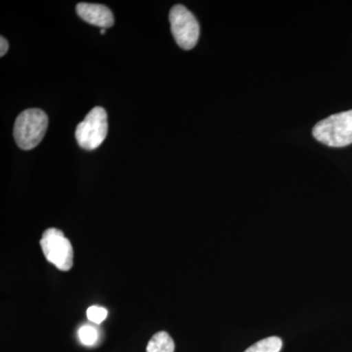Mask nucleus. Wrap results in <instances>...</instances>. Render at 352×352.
<instances>
[{"mask_svg":"<svg viewBox=\"0 0 352 352\" xmlns=\"http://www.w3.org/2000/svg\"><path fill=\"white\" fill-rule=\"evenodd\" d=\"M108 133L107 112L95 107L76 129L78 145L85 150H94L104 142Z\"/></svg>","mask_w":352,"mask_h":352,"instance_id":"obj_4","label":"nucleus"},{"mask_svg":"<svg viewBox=\"0 0 352 352\" xmlns=\"http://www.w3.org/2000/svg\"><path fill=\"white\" fill-rule=\"evenodd\" d=\"M8 41H7L6 38H4L3 36H1V38H0V56H4L7 51H8Z\"/></svg>","mask_w":352,"mask_h":352,"instance_id":"obj_11","label":"nucleus"},{"mask_svg":"<svg viewBox=\"0 0 352 352\" xmlns=\"http://www.w3.org/2000/svg\"><path fill=\"white\" fill-rule=\"evenodd\" d=\"M106 32V29H101V34H104Z\"/></svg>","mask_w":352,"mask_h":352,"instance_id":"obj_12","label":"nucleus"},{"mask_svg":"<svg viewBox=\"0 0 352 352\" xmlns=\"http://www.w3.org/2000/svg\"><path fill=\"white\" fill-rule=\"evenodd\" d=\"M314 136L330 147H346L352 144V110L330 116L317 122Z\"/></svg>","mask_w":352,"mask_h":352,"instance_id":"obj_2","label":"nucleus"},{"mask_svg":"<svg viewBox=\"0 0 352 352\" xmlns=\"http://www.w3.org/2000/svg\"><path fill=\"white\" fill-rule=\"evenodd\" d=\"M282 340L278 337H270L259 340L252 344L245 352H280L282 349Z\"/></svg>","mask_w":352,"mask_h":352,"instance_id":"obj_8","label":"nucleus"},{"mask_svg":"<svg viewBox=\"0 0 352 352\" xmlns=\"http://www.w3.org/2000/svg\"><path fill=\"white\" fill-rule=\"evenodd\" d=\"M108 311L105 308L96 307H90L87 309V318L95 324H101L102 322L107 318Z\"/></svg>","mask_w":352,"mask_h":352,"instance_id":"obj_10","label":"nucleus"},{"mask_svg":"<svg viewBox=\"0 0 352 352\" xmlns=\"http://www.w3.org/2000/svg\"><path fill=\"white\" fill-rule=\"evenodd\" d=\"M78 337H80V342L85 346H92L98 339V333H97L96 329L90 327V326H85L78 331Z\"/></svg>","mask_w":352,"mask_h":352,"instance_id":"obj_9","label":"nucleus"},{"mask_svg":"<svg viewBox=\"0 0 352 352\" xmlns=\"http://www.w3.org/2000/svg\"><path fill=\"white\" fill-rule=\"evenodd\" d=\"M175 342L166 332H159L153 336L148 342L147 352H175Z\"/></svg>","mask_w":352,"mask_h":352,"instance_id":"obj_7","label":"nucleus"},{"mask_svg":"<svg viewBox=\"0 0 352 352\" xmlns=\"http://www.w3.org/2000/svg\"><path fill=\"white\" fill-rule=\"evenodd\" d=\"M41 247L45 258L58 270L69 271L73 267V245L60 229H46L41 237Z\"/></svg>","mask_w":352,"mask_h":352,"instance_id":"obj_3","label":"nucleus"},{"mask_svg":"<svg viewBox=\"0 0 352 352\" xmlns=\"http://www.w3.org/2000/svg\"><path fill=\"white\" fill-rule=\"evenodd\" d=\"M48 126V118L39 109H29L18 116L14 138L23 150H32L41 142Z\"/></svg>","mask_w":352,"mask_h":352,"instance_id":"obj_1","label":"nucleus"},{"mask_svg":"<svg viewBox=\"0 0 352 352\" xmlns=\"http://www.w3.org/2000/svg\"><path fill=\"white\" fill-rule=\"evenodd\" d=\"M171 32L176 43L184 50H190L195 47L200 36V25L186 7L173 6L170 13Z\"/></svg>","mask_w":352,"mask_h":352,"instance_id":"obj_5","label":"nucleus"},{"mask_svg":"<svg viewBox=\"0 0 352 352\" xmlns=\"http://www.w3.org/2000/svg\"><path fill=\"white\" fill-rule=\"evenodd\" d=\"M76 13L82 20L89 24L97 25L102 29L112 27L115 20L112 11L102 4L78 3L76 6Z\"/></svg>","mask_w":352,"mask_h":352,"instance_id":"obj_6","label":"nucleus"}]
</instances>
